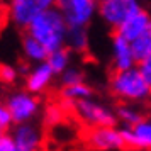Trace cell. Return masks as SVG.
I'll return each instance as SVG.
<instances>
[{"label": "cell", "instance_id": "2e32d148", "mask_svg": "<svg viewBox=\"0 0 151 151\" xmlns=\"http://www.w3.org/2000/svg\"><path fill=\"white\" fill-rule=\"evenodd\" d=\"M139 104H134V102H121L117 105L116 109V114H117V119L122 126H134L137 124L139 121H143L144 117V112L141 107H137Z\"/></svg>", "mask_w": 151, "mask_h": 151}, {"label": "cell", "instance_id": "cb8c5ba5", "mask_svg": "<svg viewBox=\"0 0 151 151\" xmlns=\"http://www.w3.org/2000/svg\"><path fill=\"white\" fill-rule=\"evenodd\" d=\"M0 151H17L12 132H7V131L0 132Z\"/></svg>", "mask_w": 151, "mask_h": 151}, {"label": "cell", "instance_id": "7a4b0ae2", "mask_svg": "<svg viewBox=\"0 0 151 151\" xmlns=\"http://www.w3.org/2000/svg\"><path fill=\"white\" fill-rule=\"evenodd\" d=\"M68 21L60 9L51 7L44 10L29 24L26 32L34 36L36 39L48 48V51H56V49L66 46V32H68Z\"/></svg>", "mask_w": 151, "mask_h": 151}, {"label": "cell", "instance_id": "603a6c76", "mask_svg": "<svg viewBox=\"0 0 151 151\" xmlns=\"http://www.w3.org/2000/svg\"><path fill=\"white\" fill-rule=\"evenodd\" d=\"M12 126H14V119H12L7 104H0V129L9 131Z\"/></svg>", "mask_w": 151, "mask_h": 151}, {"label": "cell", "instance_id": "9a60e30c", "mask_svg": "<svg viewBox=\"0 0 151 151\" xmlns=\"http://www.w3.org/2000/svg\"><path fill=\"white\" fill-rule=\"evenodd\" d=\"M22 53H24V58L29 63H34V65L46 61L49 56L48 48L39 39H36L34 36H31L29 32H26L24 37H22Z\"/></svg>", "mask_w": 151, "mask_h": 151}, {"label": "cell", "instance_id": "ba28073f", "mask_svg": "<svg viewBox=\"0 0 151 151\" xmlns=\"http://www.w3.org/2000/svg\"><path fill=\"white\" fill-rule=\"evenodd\" d=\"M87 144L93 150L102 151H119L127 148L121 129L116 126H100V127H90L87 134Z\"/></svg>", "mask_w": 151, "mask_h": 151}, {"label": "cell", "instance_id": "8992f818", "mask_svg": "<svg viewBox=\"0 0 151 151\" xmlns=\"http://www.w3.org/2000/svg\"><path fill=\"white\" fill-rule=\"evenodd\" d=\"M141 9V0H105L99 4V17L109 29L116 31Z\"/></svg>", "mask_w": 151, "mask_h": 151}, {"label": "cell", "instance_id": "484cf974", "mask_svg": "<svg viewBox=\"0 0 151 151\" xmlns=\"http://www.w3.org/2000/svg\"><path fill=\"white\" fill-rule=\"evenodd\" d=\"M97 2H99V4H100V2H105V0H97Z\"/></svg>", "mask_w": 151, "mask_h": 151}, {"label": "cell", "instance_id": "d6986e66", "mask_svg": "<svg viewBox=\"0 0 151 151\" xmlns=\"http://www.w3.org/2000/svg\"><path fill=\"white\" fill-rule=\"evenodd\" d=\"M132 49H134V56H136L137 63L151 53V24L137 39L132 41Z\"/></svg>", "mask_w": 151, "mask_h": 151}, {"label": "cell", "instance_id": "3957f363", "mask_svg": "<svg viewBox=\"0 0 151 151\" xmlns=\"http://www.w3.org/2000/svg\"><path fill=\"white\" fill-rule=\"evenodd\" d=\"M75 116L78 121L85 124L87 127H100V126H116L119 122L116 110L109 109L105 104L95 99H83L75 102L73 107Z\"/></svg>", "mask_w": 151, "mask_h": 151}, {"label": "cell", "instance_id": "5b68a950", "mask_svg": "<svg viewBox=\"0 0 151 151\" xmlns=\"http://www.w3.org/2000/svg\"><path fill=\"white\" fill-rule=\"evenodd\" d=\"M9 110L12 114L14 124L21 122H29L34 121L39 110H41V100L37 93L31 92V90H14L12 93H9L5 99Z\"/></svg>", "mask_w": 151, "mask_h": 151}, {"label": "cell", "instance_id": "7c38bea8", "mask_svg": "<svg viewBox=\"0 0 151 151\" xmlns=\"http://www.w3.org/2000/svg\"><path fill=\"white\" fill-rule=\"evenodd\" d=\"M55 76H56L55 70L51 68V65L48 61L36 63L26 75V88L41 95L53 85Z\"/></svg>", "mask_w": 151, "mask_h": 151}, {"label": "cell", "instance_id": "44dd1931", "mask_svg": "<svg viewBox=\"0 0 151 151\" xmlns=\"http://www.w3.org/2000/svg\"><path fill=\"white\" fill-rule=\"evenodd\" d=\"M83 80H85V73L78 66H73V65H70L68 68L60 75V83L61 85H71V83L83 82Z\"/></svg>", "mask_w": 151, "mask_h": 151}, {"label": "cell", "instance_id": "4316f807", "mask_svg": "<svg viewBox=\"0 0 151 151\" xmlns=\"http://www.w3.org/2000/svg\"><path fill=\"white\" fill-rule=\"evenodd\" d=\"M0 27H2V17H0Z\"/></svg>", "mask_w": 151, "mask_h": 151}, {"label": "cell", "instance_id": "ac0fdd59", "mask_svg": "<svg viewBox=\"0 0 151 151\" xmlns=\"http://www.w3.org/2000/svg\"><path fill=\"white\" fill-rule=\"evenodd\" d=\"M71 53H73V51H71L70 48H66V46H63V48L49 53L46 61L51 65V68L55 70L56 75H61L63 71L71 65Z\"/></svg>", "mask_w": 151, "mask_h": 151}, {"label": "cell", "instance_id": "52a82bcc", "mask_svg": "<svg viewBox=\"0 0 151 151\" xmlns=\"http://www.w3.org/2000/svg\"><path fill=\"white\" fill-rule=\"evenodd\" d=\"M56 7L63 12L70 26H88L99 14L97 0H56Z\"/></svg>", "mask_w": 151, "mask_h": 151}, {"label": "cell", "instance_id": "6da1fadb", "mask_svg": "<svg viewBox=\"0 0 151 151\" xmlns=\"http://www.w3.org/2000/svg\"><path fill=\"white\" fill-rule=\"evenodd\" d=\"M110 93L121 102L144 104L151 100V83L144 78L139 66L114 70L109 80Z\"/></svg>", "mask_w": 151, "mask_h": 151}, {"label": "cell", "instance_id": "ffe728a7", "mask_svg": "<svg viewBox=\"0 0 151 151\" xmlns=\"http://www.w3.org/2000/svg\"><path fill=\"white\" fill-rule=\"evenodd\" d=\"M63 117H65V109H63V105L53 104V105H48L46 110H44V124H46L48 127H53L55 124L61 122Z\"/></svg>", "mask_w": 151, "mask_h": 151}, {"label": "cell", "instance_id": "30bf717a", "mask_svg": "<svg viewBox=\"0 0 151 151\" xmlns=\"http://www.w3.org/2000/svg\"><path fill=\"white\" fill-rule=\"evenodd\" d=\"M126 146L132 150H151V117H144L134 126L121 127Z\"/></svg>", "mask_w": 151, "mask_h": 151}, {"label": "cell", "instance_id": "4fadbf2b", "mask_svg": "<svg viewBox=\"0 0 151 151\" xmlns=\"http://www.w3.org/2000/svg\"><path fill=\"white\" fill-rule=\"evenodd\" d=\"M150 24H151V14L148 10L141 9V10H137L136 14L131 15L124 24H121L119 29H116V32L121 34L122 37H126L127 41L132 42L150 27Z\"/></svg>", "mask_w": 151, "mask_h": 151}, {"label": "cell", "instance_id": "7402d4cb", "mask_svg": "<svg viewBox=\"0 0 151 151\" xmlns=\"http://www.w3.org/2000/svg\"><path fill=\"white\" fill-rule=\"evenodd\" d=\"M21 75V71L10 65H0V80L4 83H14Z\"/></svg>", "mask_w": 151, "mask_h": 151}, {"label": "cell", "instance_id": "83f0119b", "mask_svg": "<svg viewBox=\"0 0 151 151\" xmlns=\"http://www.w3.org/2000/svg\"><path fill=\"white\" fill-rule=\"evenodd\" d=\"M2 2H4V0H0V4H2Z\"/></svg>", "mask_w": 151, "mask_h": 151}, {"label": "cell", "instance_id": "8fae6325", "mask_svg": "<svg viewBox=\"0 0 151 151\" xmlns=\"http://www.w3.org/2000/svg\"><path fill=\"white\" fill-rule=\"evenodd\" d=\"M110 60H112V68L114 70H126L131 66H136L137 60L134 56L132 42L127 41L121 34H114L110 41Z\"/></svg>", "mask_w": 151, "mask_h": 151}, {"label": "cell", "instance_id": "5bb4252c", "mask_svg": "<svg viewBox=\"0 0 151 151\" xmlns=\"http://www.w3.org/2000/svg\"><path fill=\"white\" fill-rule=\"evenodd\" d=\"M66 48H70L76 55L87 53L90 48L88 26H68L66 32Z\"/></svg>", "mask_w": 151, "mask_h": 151}, {"label": "cell", "instance_id": "d4e9b609", "mask_svg": "<svg viewBox=\"0 0 151 151\" xmlns=\"http://www.w3.org/2000/svg\"><path fill=\"white\" fill-rule=\"evenodd\" d=\"M137 66H139V70L143 71L144 78H146V80L151 83V53L146 56L144 60H141V61L137 63Z\"/></svg>", "mask_w": 151, "mask_h": 151}, {"label": "cell", "instance_id": "9c48e42d", "mask_svg": "<svg viewBox=\"0 0 151 151\" xmlns=\"http://www.w3.org/2000/svg\"><path fill=\"white\" fill-rule=\"evenodd\" d=\"M12 136L15 139L17 151H37L44 144V132L32 121L14 124Z\"/></svg>", "mask_w": 151, "mask_h": 151}, {"label": "cell", "instance_id": "277c9868", "mask_svg": "<svg viewBox=\"0 0 151 151\" xmlns=\"http://www.w3.org/2000/svg\"><path fill=\"white\" fill-rule=\"evenodd\" d=\"M55 5L56 0H7L5 15L15 27L26 31L41 12Z\"/></svg>", "mask_w": 151, "mask_h": 151}, {"label": "cell", "instance_id": "e0dca14e", "mask_svg": "<svg viewBox=\"0 0 151 151\" xmlns=\"http://www.w3.org/2000/svg\"><path fill=\"white\" fill-rule=\"evenodd\" d=\"M92 95H93V88L88 83H85V80L78 83H71V85H61V90H60V97L63 100H70V102L90 99Z\"/></svg>", "mask_w": 151, "mask_h": 151}]
</instances>
